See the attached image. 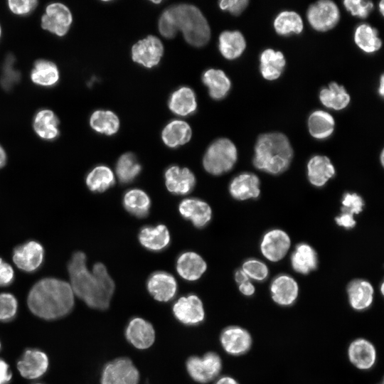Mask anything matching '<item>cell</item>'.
<instances>
[{"label": "cell", "instance_id": "obj_1", "mask_svg": "<svg viewBox=\"0 0 384 384\" xmlns=\"http://www.w3.org/2000/svg\"><path fill=\"white\" fill-rule=\"evenodd\" d=\"M73 292L92 309L105 310L114 291V283L105 266L97 262L92 272L86 267V256L75 252L68 265Z\"/></svg>", "mask_w": 384, "mask_h": 384}, {"label": "cell", "instance_id": "obj_2", "mask_svg": "<svg viewBox=\"0 0 384 384\" xmlns=\"http://www.w3.org/2000/svg\"><path fill=\"white\" fill-rule=\"evenodd\" d=\"M27 304L36 316L56 319L68 314L74 305V293L70 284L55 278H44L30 290Z\"/></svg>", "mask_w": 384, "mask_h": 384}, {"label": "cell", "instance_id": "obj_3", "mask_svg": "<svg viewBox=\"0 0 384 384\" xmlns=\"http://www.w3.org/2000/svg\"><path fill=\"white\" fill-rule=\"evenodd\" d=\"M160 33L174 38L178 30L191 46L202 47L210 40V30L201 11L193 5L181 4L165 10L159 20Z\"/></svg>", "mask_w": 384, "mask_h": 384}, {"label": "cell", "instance_id": "obj_4", "mask_svg": "<svg viewBox=\"0 0 384 384\" xmlns=\"http://www.w3.org/2000/svg\"><path fill=\"white\" fill-rule=\"evenodd\" d=\"M293 150L282 133H266L258 137L255 146L254 166L272 175H279L289 167Z\"/></svg>", "mask_w": 384, "mask_h": 384}, {"label": "cell", "instance_id": "obj_5", "mask_svg": "<svg viewBox=\"0 0 384 384\" xmlns=\"http://www.w3.org/2000/svg\"><path fill=\"white\" fill-rule=\"evenodd\" d=\"M238 157L235 144L228 139L220 138L213 142L203 157V166L213 175H220L230 171Z\"/></svg>", "mask_w": 384, "mask_h": 384}, {"label": "cell", "instance_id": "obj_6", "mask_svg": "<svg viewBox=\"0 0 384 384\" xmlns=\"http://www.w3.org/2000/svg\"><path fill=\"white\" fill-rule=\"evenodd\" d=\"M186 367L193 380L200 383H206L218 376L221 370L222 363L217 353L208 352L203 357L188 358Z\"/></svg>", "mask_w": 384, "mask_h": 384}, {"label": "cell", "instance_id": "obj_7", "mask_svg": "<svg viewBox=\"0 0 384 384\" xmlns=\"http://www.w3.org/2000/svg\"><path fill=\"white\" fill-rule=\"evenodd\" d=\"M139 373L128 358L107 363L102 369L101 384H138Z\"/></svg>", "mask_w": 384, "mask_h": 384}, {"label": "cell", "instance_id": "obj_8", "mask_svg": "<svg viewBox=\"0 0 384 384\" xmlns=\"http://www.w3.org/2000/svg\"><path fill=\"white\" fill-rule=\"evenodd\" d=\"M339 18L337 6L329 0L319 1L311 5L307 11L309 23L318 31H326L333 28L338 22Z\"/></svg>", "mask_w": 384, "mask_h": 384}, {"label": "cell", "instance_id": "obj_9", "mask_svg": "<svg viewBox=\"0 0 384 384\" xmlns=\"http://www.w3.org/2000/svg\"><path fill=\"white\" fill-rule=\"evenodd\" d=\"M172 310L175 318L186 326H196L204 320L203 303L195 294L180 297L174 304Z\"/></svg>", "mask_w": 384, "mask_h": 384}, {"label": "cell", "instance_id": "obj_10", "mask_svg": "<svg viewBox=\"0 0 384 384\" xmlns=\"http://www.w3.org/2000/svg\"><path fill=\"white\" fill-rule=\"evenodd\" d=\"M72 23V14L69 9L63 4L53 3L46 9L41 18V26L45 30L58 36L67 33Z\"/></svg>", "mask_w": 384, "mask_h": 384}, {"label": "cell", "instance_id": "obj_11", "mask_svg": "<svg viewBox=\"0 0 384 384\" xmlns=\"http://www.w3.org/2000/svg\"><path fill=\"white\" fill-rule=\"evenodd\" d=\"M163 53L164 47L159 38L148 36L132 46V58L134 62L151 68L159 63Z\"/></svg>", "mask_w": 384, "mask_h": 384}, {"label": "cell", "instance_id": "obj_12", "mask_svg": "<svg viewBox=\"0 0 384 384\" xmlns=\"http://www.w3.org/2000/svg\"><path fill=\"white\" fill-rule=\"evenodd\" d=\"M290 245V238L287 233L279 229H273L264 235L260 249L267 260L278 262L286 255Z\"/></svg>", "mask_w": 384, "mask_h": 384}, {"label": "cell", "instance_id": "obj_13", "mask_svg": "<svg viewBox=\"0 0 384 384\" xmlns=\"http://www.w3.org/2000/svg\"><path fill=\"white\" fill-rule=\"evenodd\" d=\"M43 257V247L36 241H28L18 246L13 253V260L16 265L28 272L36 271L41 265Z\"/></svg>", "mask_w": 384, "mask_h": 384}, {"label": "cell", "instance_id": "obj_14", "mask_svg": "<svg viewBox=\"0 0 384 384\" xmlns=\"http://www.w3.org/2000/svg\"><path fill=\"white\" fill-rule=\"evenodd\" d=\"M127 340L138 349H146L154 342L155 331L152 325L140 317L132 318L125 329Z\"/></svg>", "mask_w": 384, "mask_h": 384}, {"label": "cell", "instance_id": "obj_15", "mask_svg": "<svg viewBox=\"0 0 384 384\" xmlns=\"http://www.w3.org/2000/svg\"><path fill=\"white\" fill-rule=\"evenodd\" d=\"M149 294L157 301L167 302L176 294L177 283L173 275L165 272H156L147 280Z\"/></svg>", "mask_w": 384, "mask_h": 384}, {"label": "cell", "instance_id": "obj_16", "mask_svg": "<svg viewBox=\"0 0 384 384\" xmlns=\"http://www.w3.org/2000/svg\"><path fill=\"white\" fill-rule=\"evenodd\" d=\"M47 355L37 349L26 351L17 363L21 375L27 379H36L43 375L48 368Z\"/></svg>", "mask_w": 384, "mask_h": 384}, {"label": "cell", "instance_id": "obj_17", "mask_svg": "<svg viewBox=\"0 0 384 384\" xmlns=\"http://www.w3.org/2000/svg\"><path fill=\"white\" fill-rule=\"evenodd\" d=\"M220 343L229 354L238 356L246 353L252 344L250 334L238 326H229L220 334Z\"/></svg>", "mask_w": 384, "mask_h": 384}, {"label": "cell", "instance_id": "obj_18", "mask_svg": "<svg viewBox=\"0 0 384 384\" xmlns=\"http://www.w3.org/2000/svg\"><path fill=\"white\" fill-rule=\"evenodd\" d=\"M164 176L167 189L174 194H187L196 184L194 174L186 168L171 166L167 169Z\"/></svg>", "mask_w": 384, "mask_h": 384}, {"label": "cell", "instance_id": "obj_19", "mask_svg": "<svg viewBox=\"0 0 384 384\" xmlns=\"http://www.w3.org/2000/svg\"><path fill=\"white\" fill-rule=\"evenodd\" d=\"M181 215L192 222L194 226L203 228L211 218V209L209 205L197 198L183 200L178 206Z\"/></svg>", "mask_w": 384, "mask_h": 384}, {"label": "cell", "instance_id": "obj_20", "mask_svg": "<svg viewBox=\"0 0 384 384\" xmlns=\"http://www.w3.org/2000/svg\"><path fill=\"white\" fill-rule=\"evenodd\" d=\"M272 299L282 306L292 305L299 293L297 282L290 276L280 274L272 282L270 287Z\"/></svg>", "mask_w": 384, "mask_h": 384}, {"label": "cell", "instance_id": "obj_21", "mask_svg": "<svg viewBox=\"0 0 384 384\" xmlns=\"http://www.w3.org/2000/svg\"><path fill=\"white\" fill-rule=\"evenodd\" d=\"M230 193L236 200L245 201L260 196V180L250 173H243L235 177L229 186Z\"/></svg>", "mask_w": 384, "mask_h": 384}, {"label": "cell", "instance_id": "obj_22", "mask_svg": "<svg viewBox=\"0 0 384 384\" xmlns=\"http://www.w3.org/2000/svg\"><path fill=\"white\" fill-rule=\"evenodd\" d=\"M203 259L193 252L182 253L176 261V270L179 275L188 281L198 279L206 270Z\"/></svg>", "mask_w": 384, "mask_h": 384}, {"label": "cell", "instance_id": "obj_23", "mask_svg": "<svg viewBox=\"0 0 384 384\" xmlns=\"http://www.w3.org/2000/svg\"><path fill=\"white\" fill-rule=\"evenodd\" d=\"M334 175V166L327 156L316 155L309 159L307 164V176L312 185L321 187Z\"/></svg>", "mask_w": 384, "mask_h": 384}, {"label": "cell", "instance_id": "obj_24", "mask_svg": "<svg viewBox=\"0 0 384 384\" xmlns=\"http://www.w3.org/2000/svg\"><path fill=\"white\" fill-rule=\"evenodd\" d=\"M351 362L359 369L367 370L375 363L376 352L373 345L367 340L357 339L348 348Z\"/></svg>", "mask_w": 384, "mask_h": 384}, {"label": "cell", "instance_id": "obj_25", "mask_svg": "<svg viewBox=\"0 0 384 384\" xmlns=\"http://www.w3.org/2000/svg\"><path fill=\"white\" fill-rule=\"evenodd\" d=\"M349 302L356 310H363L370 306L373 299V288L364 279L351 281L347 288Z\"/></svg>", "mask_w": 384, "mask_h": 384}, {"label": "cell", "instance_id": "obj_26", "mask_svg": "<svg viewBox=\"0 0 384 384\" xmlns=\"http://www.w3.org/2000/svg\"><path fill=\"white\" fill-rule=\"evenodd\" d=\"M139 240L142 246L151 251L165 249L170 242L167 228L164 225L144 227L139 233Z\"/></svg>", "mask_w": 384, "mask_h": 384}, {"label": "cell", "instance_id": "obj_27", "mask_svg": "<svg viewBox=\"0 0 384 384\" xmlns=\"http://www.w3.org/2000/svg\"><path fill=\"white\" fill-rule=\"evenodd\" d=\"M291 263L297 272L306 274L316 268L317 255L310 245L301 243L297 245L292 253Z\"/></svg>", "mask_w": 384, "mask_h": 384}, {"label": "cell", "instance_id": "obj_28", "mask_svg": "<svg viewBox=\"0 0 384 384\" xmlns=\"http://www.w3.org/2000/svg\"><path fill=\"white\" fill-rule=\"evenodd\" d=\"M169 109L180 116L194 112L197 107L194 92L188 87H182L171 95L169 102Z\"/></svg>", "mask_w": 384, "mask_h": 384}, {"label": "cell", "instance_id": "obj_29", "mask_svg": "<svg viewBox=\"0 0 384 384\" xmlns=\"http://www.w3.org/2000/svg\"><path fill=\"white\" fill-rule=\"evenodd\" d=\"M161 137L166 146L175 148L189 142L191 129L184 121L173 120L164 127Z\"/></svg>", "mask_w": 384, "mask_h": 384}, {"label": "cell", "instance_id": "obj_30", "mask_svg": "<svg viewBox=\"0 0 384 384\" xmlns=\"http://www.w3.org/2000/svg\"><path fill=\"white\" fill-rule=\"evenodd\" d=\"M284 66L285 59L280 51L267 49L261 53L260 71L266 80L277 79L283 72Z\"/></svg>", "mask_w": 384, "mask_h": 384}, {"label": "cell", "instance_id": "obj_31", "mask_svg": "<svg viewBox=\"0 0 384 384\" xmlns=\"http://www.w3.org/2000/svg\"><path fill=\"white\" fill-rule=\"evenodd\" d=\"M59 120L49 110H42L35 116L33 128L36 134L46 140H53L59 134Z\"/></svg>", "mask_w": 384, "mask_h": 384}, {"label": "cell", "instance_id": "obj_32", "mask_svg": "<svg viewBox=\"0 0 384 384\" xmlns=\"http://www.w3.org/2000/svg\"><path fill=\"white\" fill-rule=\"evenodd\" d=\"M246 47L245 40L239 31H224L219 37V50L228 60L240 57Z\"/></svg>", "mask_w": 384, "mask_h": 384}, {"label": "cell", "instance_id": "obj_33", "mask_svg": "<svg viewBox=\"0 0 384 384\" xmlns=\"http://www.w3.org/2000/svg\"><path fill=\"white\" fill-rule=\"evenodd\" d=\"M203 82L208 87L209 95L214 100L225 97L231 87L229 78L220 70H206L203 76Z\"/></svg>", "mask_w": 384, "mask_h": 384}, {"label": "cell", "instance_id": "obj_34", "mask_svg": "<svg viewBox=\"0 0 384 384\" xmlns=\"http://www.w3.org/2000/svg\"><path fill=\"white\" fill-rule=\"evenodd\" d=\"M308 127L309 133L313 137L324 139L333 133L334 119L328 112L317 110L310 114L308 119Z\"/></svg>", "mask_w": 384, "mask_h": 384}, {"label": "cell", "instance_id": "obj_35", "mask_svg": "<svg viewBox=\"0 0 384 384\" xmlns=\"http://www.w3.org/2000/svg\"><path fill=\"white\" fill-rule=\"evenodd\" d=\"M126 210L138 218L145 217L149 210L151 201L149 196L139 188L130 189L126 192L123 198Z\"/></svg>", "mask_w": 384, "mask_h": 384}, {"label": "cell", "instance_id": "obj_36", "mask_svg": "<svg viewBox=\"0 0 384 384\" xmlns=\"http://www.w3.org/2000/svg\"><path fill=\"white\" fill-rule=\"evenodd\" d=\"M321 103L326 107L336 110L344 109L350 102V96L342 85L332 82L329 88H324L319 94Z\"/></svg>", "mask_w": 384, "mask_h": 384}, {"label": "cell", "instance_id": "obj_37", "mask_svg": "<svg viewBox=\"0 0 384 384\" xmlns=\"http://www.w3.org/2000/svg\"><path fill=\"white\" fill-rule=\"evenodd\" d=\"M32 81L42 86L54 85L59 80V71L56 65L48 60L36 62L31 74Z\"/></svg>", "mask_w": 384, "mask_h": 384}, {"label": "cell", "instance_id": "obj_38", "mask_svg": "<svg viewBox=\"0 0 384 384\" xmlns=\"http://www.w3.org/2000/svg\"><path fill=\"white\" fill-rule=\"evenodd\" d=\"M86 185L93 192H103L115 182L112 170L106 166L95 167L86 176Z\"/></svg>", "mask_w": 384, "mask_h": 384}, {"label": "cell", "instance_id": "obj_39", "mask_svg": "<svg viewBox=\"0 0 384 384\" xmlns=\"http://www.w3.org/2000/svg\"><path fill=\"white\" fill-rule=\"evenodd\" d=\"M354 41L362 50L368 53L377 51L382 46L381 40L378 36V31L365 23L356 28Z\"/></svg>", "mask_w": 384, "mask_h": 384}, {"label": "cell", "instance_id": "obj_40", "mask_svg": "<svg viewBox=\"0 0 384 384\" xmlns=\"http://www.w3.org/2000/svg\"><path fill=\"white\" fill-rule=\"evenodd\" d=\"M90 124L96 132L112 135L119 129V120L111 111L97 110L91 115Z\"/></svg>", "mask_w": 384, "mask_h": 384}, {"label": "cell", "instance_id": "obj_41", "mask_svg": "<svg viewBox=\"0 0 384 384\" xmlns=\"http://www.w3.org/2000/svg\"><path fill=\"white\" fill-rule=\"evenodd\" d=\"M275 31L281 36L300 33L303 30V22L300 16L294 11H282L274 21Z\"/></svg>", "mask_w": 384, "mask_h": 384}, {"label": "cell", "instance_id": "obj_42", "mask_svg": "<svg viewBox=\"0 0 384 384\" xmlns=\"http://www.w3.org/2000/svg\"><path fill=\"white\" fill-rule=\"evenodd\" d=\"M141 165L132 153H125L118 159L116 165V174L122 183L132 182L139 174Z\"/></svg>", "mask_w": 384, "mask_h": 384}, {"label": "cell", "instance_id": "obj_43", "mask_svg": "<svg viewBox=\"0 0 384 384\" xmlns=\"http://www.w3.org/2000/svg\"><path fill=\"white\" fill-rule=\"evenodd\" d=\"M242 271L249 278L257 281H262L268 276V268L262 262L250 259L245 261L242 265Z\"/></svg>", "mask_w": 384, "mask_h": 384}, {"label": "cell", "instance_id": "obj_44", "mask_svg": "<svg viewBox=\"0 0 384 384\" xmlns=\"http://www.w3.org/2000/svg\"><path fill=\"white\" fill-rule=\"evenodd\" d=\"M341 213L353 216L363 210L364 201L363 198L355 193H346L341 201Z\"/></svg>", "mask_w": 384, "mask_h": 384}, {"label": "cell", "instance_id": "obj_45", "mask_svg": "<svg viewBox=\"0 0 384 384\" xmlns=\"http://www.w3.org/2000/svg\"><path fill=\"white\" fill-rule=\"evenodd\" d=\"M18 308L15 297L9 293L0 294V321H8L14 317Z\"/></svg>", "mask_w": 384, "mask_h": 384}, {"label": "cell", "instance_id": "obj_46", "mask_svg": "<svg viewBox=\"0 0 384 384\" xmlns=\"http://www.w3.org/2000/svg\"><path fill=\"white\" fill-rule=\"evenodd\" d=\"M343 4L353 16L363 18H366L373 8V4L370 1L346 0Z\"/></svg>", "mask_w": 384, "mask_h": 384}, {"label": "cell", "instance_id": "obj_47", "mask_svg": "<svg viewBox=\"0 0 384 384\" xmlns=\"http://www.w3.org/2000/svg\"><path fill=\"white\" fill-rule=\"evenodd\" d=\"M38 2L35 0L26 1H9L8 4L10 10L18 15H24L28 14L33 10Z\"/></svg>", "mask_w": 384, "mask_h": 384}, {"label": "cell", "instance_id": "obj_48", "mask_svg": "<svg viewBox=\"0 0 384 384\" xmlns=\"http://www.w3.org/2000/svg\"><path fill=\"white\" fill-rule=\"evenodd\" d=\"M247 4V0H223L219 3L221 9L228 11L235 16L240 14Z\"/></svg>", "mask_w": 384, "mask_h": 384}, {"label": "cell", "instance_id": "obj_49", "mask_svg": "<svg viewBox=\"0 0 384 384\" xmlns=\"http://www.w3.org/2000/svg\"><path fill=\"white\" fill-rule=\"evenodd\" d=\"M14 278V272L12 267L0 258V286L10 284Z\"/></svg>", "mask_w": 384, "mask_h": 384}, {"label": "cell", "instance_id": "obj_50", "mask_svg": "<svg viewBox=\"0 0 384 384\" xmlns=\"http://www.w3.org/2000/svg\"><path fill=\"white\" fill-rule=\"evenodd\" d=\"M336 224L343 227L346 229H351L355 227L356 222L353 219V216L341 213L335 218Z\"/></svg>", "mask_w": 384, "mask_h": 384}, {"label": "cell", "instance_id": "obj_51", "mask_svg": "<svg viewBox=\"0 0 384 384\" xmlns=\"http://www.w3.org/2000/svg\"><path fill=\"white\" fill-rule=\"evenodd\" d=\"M12 377L9 366L4 360L0 359V384H7Z\"/></svg>", "mask_w": 384, "mask_h": 384}, {"label": "cell", "instance_id": "obj_52", "mask_svg": "<svg viewBox=\"0 0 384 384\" xmlns=\"http://www.w3.org/2000/svg\"><path fill=\"white\" fill-rule=\"evenodd\" d=\"M239 290L245 296H251L255 293V287L250 282L247 281L239 284Z\"/></svg>", "mask_w": 384, "mask_h": 384}, {"label": "cell", "instance_id": "obj_53", "mask_svg": "<svg viewBox=\"0 0 384 384\" xmlns=\"http://www.w3.org/2000/svg\"><path fill=\"white\" fill-rule=\"evenodd\" d=\"M235 279L237 283L239 284L244 283L247 281H249V277L247 275L242 271V270H239L236 271L235 274Z\"/></svg>", "mask_w": 384, "mask_h": 384}, {"label": "cell", "instance_id": "obj_54", "mask_svg": "<svg viewBox=\"0 0 384 384\" xmlns=\"http://www.w3.org/2000/svg\"><path fill=\"white\" fill-rule=\"evenodd\" d=\"M215 384H238V383L231 377L223 376L220 378Z\"/></svg>", "mask_w": 384, "mask_h": 384}, {"label": "cell", "instance_id": "obj_55", "mask_svg": "<svg viewBox=\"0 0 384 384\" xmlns=\"http://www.w3.org/2000/svg\"><path fill=\"white\" fill-rule=\"evenodd\" d=\"M6 161V155L4 149L0 146V168L5 165Z\"/></svg>", "mask_w": 384, "mask_h": 384}, {"label": "cell", "instance_id": "obj_56", "mask_svg": "<svg viewBox=\"0 0 384 384\" xmlns=\"http://www.w3.org/2000/svg\"><path fill=\"white\" fill-rule=\"evenodd\" d=\"M383 81H384L383 75H382L381 77H380V88L378 90L379 93L380 94L381 96H383V93H384V89H383L384 83H383Z\"/></svg>", "mask_w": 384, "mask_h": 384}, {"label": "cell", "instance_id": "obj_57", "mask_svg": "<svg viewBox=\"0 0 384 384\" xmlns=\"http://www.w3.org/2000/svg\"><path fill=\"white\" fill-rule=\"evenodd\" d=\"M379 8H380V11L381 14L383 15V11H384L383 1H380V4H379Z\"/></svg>", "mask_w": 384, "mask_h": 384}, {"label": "cell", "instance_id": "obj_58", "mask_svg": "<svg viewBox=\"0 0 384 384\" xmlns=\"http://www.w3.org/2000/svg\"><path fill=\"white\" fill-rule=\"evenodd\" d=\"M383 151L381 152V154H380V161H381V164L383 165Z\"/></svg>", "mask_w": 384, "mask_h": 384}, {"label": "cell", "instance_id": "obj_59", "mask_svg": "<svg viewBox=\"0 0 384 384\" xmlns=\"http://www.w3.org/2000/svg\"><path fill=\"white\" fill-rule=\"evenodd\" d=\"M383 286H384V284H383H383H381V292H382V294H383Z\"/></svg>", "mask_w": 384, "mask_h": 384}, {"label": "cell", "instance_id": "obj_60", "mask_svg": "<svg viewBox=\"0 0 384 384\" xmlns=\"http://www.w3.org/2000/svg\"><path fill=\"white\" fill-rule=\"evenodd\" d=\"M154 4H159L161 2V1H151Z\"/></svg>", "mask_w": 384, "mask_h": 384}, {"label": "cell", "instance_id": "obj_61", "mask_svg": "<svg viewBox=\"0 0 384 384\" xmlns=\"http://www.w3.org/2000/svg\"><path fill=\"white\" fill-rule=\"evenodd\" d=\"M1 26H0V36H1Z\"/></svg>", "mask_w": 384, "mask_h": 384}, {"label": "cell", "instance_id": "obj_62", "mask_svg": "<svg viewBox=\"0 0 384 384\" xmlns=\"http://www.w3.org/2000/svg\"><path fill=\"white\" fill-rule=\"evenodd\" d=\"M34 384H42V383H34Z\"/></svg>", "mask_w": 384, "mask_h": 384}, {"label": "cell", "instance_id": "obj_63", "mask_svg": "<svg viewBox=\"0 0 384 384\" xmlns=\"http://www.w3.org/2000/svg\"><path fill=\"white\" fill-rule=\"evenodd\" d=\"M0 348H1V343H0Z\"/></svg>", "mask_w": 384, "mask_h": 384}, {"label": "cell", "instance_id": "obj_64", "mask_svg": "<svg viewBox=\"0 0 384 384\" xmlns=\"http://www.w3.org/2000/svg\"><path fill=\"white\" fill-rule=\"evenodd\" d=\"M381 384H383V383H381Z\"/></svg>", "mask_w": 384, "mask_h": 384}]
</instances>
